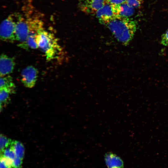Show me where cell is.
Instances as JSON below:
<instances>
[{"label": "cell", "mask_w": 168, "mask_h": 168, "mask_svg": "<svg viewBox=\"0 0 168 168\" xmlns=\"http://www.w3.org/2000/svg\"><path fill=\"white\" fill-rule=\"evenodd\" d=\"M117 40L127 46L133 39L137 30V23L128 17H118L105 26Z\"/></svg>", "instance_id": "1"}, {"label": "cell", "mask_w": 168, "mask_h": 168, "mask_svg": "<svg viewBox=\"0 0 168 168\" xmlns=\"http://www.w3.org/2000/svg\"><path fill=\"white\" fill-rule=\"evenodd\" d=\"M36 42L48 61L58 58L62 54V48L57 39L54 35L44 29L38 31L36 37Z\"/></svg>", "instance_id": "2"}, {"label": "cell", "mask_w": 168, "mask_h": 168, "mask_svg": "<svg viewBox=\"0 0 168 168\" xmlns=\"http://www.w3.org/2000/svg\"><path fill=\"white\" fill-rule=\"evenodd\" d=\"M19 15L18 13H15L10 15L2 22L0 27V36L2 40L13 42L16 40L15 28Z\"/></svg>", "instance_id": "3"}, {"label": "cell", "mask_w": 168, "mask_h": 168, "mask_svg": "<svg viewBox=\"0 0 168 168\" xmlns=\"http://www.w3.org/2000/svg\"><path fill=\"white\" fill-rule=\"evenodd\" d=\"M31 19H25L19 14L16 21L15 35L16 40L20 44L25 43L31 31L30 22Z\"/></svg>", "instance_id": "4"}, {"label": "cell", "mask_w": 168, "mask_h": 168, "mask_svg": "<svg viewBox=\"0 0 168 168\" xmlns=\"http://www.w3.org/2000/svg\"><path fill=\"white\" fill-rule=\"evenodd\" d=\"M38 74V71L35 68L32 66H27L21 72V81L26 87L32 88L35 84Z\"/></svg>", "instance_id": "5"}, {"label": "cell", "mask_w": 168, "mask_h": 168, "mask_svg": "<svg viewBox=\"0 0 168 168\" xmlns=\"http://www.w3.org/2000/svg\"><path fill=\"white\" fill-rule=\"evenodd\" d=\"M100 23L105 26L112 20L117 17L114 13L111 6L105 4L96 13Z\"/></svg>", "instance_id": "6"}, {"label": "cell", "mask_w": 168, "mask_h": 168, "mask_svg": "<svg viewBox=\"0 0 168 168\" xmlns=\"http://www.w3.org/2000/svg\"><path fill=\"white\" fill-rule=\"evenodd\" d=\"M105 4V0H85L79 2V6L83 12L94 14Z\"/></svg>", "instance_id": "7"}, {"label": "cell", "mask_w": 168, "mask_h": 168, "mask_svg": "<svg viewBox=\"0 0 168 168\" xmlns=\"http://www.w3.org/2000/svg\"><path fill=\"white\" fill-rule=\"evenodd\" d=\"M15 63L13 58L6 54H2L0 58V76L7 75L12 72Z\"/></svg>", "instance_id": "8"}, {"label": "cell", "mask_w": 168, "mask_h": 168, "mask_svg": "<svg viewBox=\"0 0 168 168\" xmlns=\"http://www.w3.org/2000/svg\"><path fill=\"white\" fill-rule=\"evenodd\" d=\"M111 6L114 13L117 17L128 18L134 13V8L130 6L126 2Z\"/></svg>", "instance_id": "9"}, {"label": "cell", "mask_w": 168, "mask_h": 168, "mask_svg": "<svg viewBox=\"0 0 168 168\" xmlns=\"http://www.w3.org/2000/svg\"><path fill=\"white\" fill-rule=\"evenodd\" d=\"M105 160L108 168H123L124 163L121 158L112 152L107 153Z\"/></svg>", "instance_id": "10"}, {"label": "cell", "mask_w": 168, "mask_h": 168, "mask_svg": "<svg viewBox=\"0 0 168 168\" xmlns=\"http://www.w3.org/2000/svg\"><path fill=\"white\" fill-rule=\"evenodd\" d=\"M0 88L7 89L10 94L14 93L15 92L16 87L13 82L12 77L7 75L4 76H0Z\"/></svg>", "instance_id": "11"}, {"label": "cell", "mask_w": 168, "mask_h": 168, "mask_svg": "<svg viewBox=\"0 0 168 168\" xmlns=\"http://www.w3.org/2000/svg\"><path fill=\"white\" fill-rule=\"evenodd\" d=\"M37 33L35 31H30L26 42L22 44H19V46L26 49L29 48L33 49L38 48L36 42V37Z\"/></svg>", "instance_id": "12"}, {"label": "cell", "mask_w": 168, "mask_h": 168, "mask_svg": "<svg viewBox=\"0 0 168 168\" xmlns=\"http://www.w3.org/2000/svg\"><path fill=\"white\" fill-rule=\"evenodd\" d=\"M14 151L16 156L22 160L24 158L25 148L22 144L16 140L12 141L10 146Z\"/></svg>", "instance_id": "13"}, {"label": "cell", "mask_w": 168, "mask_h": 168, "mask_svg": "<svg viewBox=\"0 0 168 168\" xmlns=\"http://www.w3.org/2000/svg\"><path fill=\"white\" fill-rule=\"evenodd\" d=\"M10 93L6 89H0V101L1 108L4 107L10 101L9 94Z\"/></svg>", "instance_id": "14"}, {"label": "cell", "mask_w": 168, "mask_h": 168, "mask_svg": "<svg viewBox=\"0 0 168 168\" xmlns=\"http://www.w3.org/2000/svg\"><path fill=\"white\" fill-rule=\"evenodd\" d=\"M12 140L2 134L0 136V149L2 153L6 148L9 147Z\"/></svg>", "instance_id": "15"}, {"label": "cell", "mask_w": 168, "mask_h": 168, "mask_svg": "<svg viewBox=\"0 0 168 168\" xmlns=\"http://www.w3.org/2000/svg\"><path fill=\"white\" fill-rule=\"evenodd\" d=\"M0 168H13V160L1 154Z\"/></svg>", "instance_id": "16"}, {"label": "cell", "mask_w": 168, "mask_h": 168, "mask_svg": "<svg viewBox=\"0 0 168 168\" xmlns=\"http://www.w3.org/2000/svg\"><path fill=\"white\" fill-rule=\"evenodd\" d=\"M2 153V154H1L12 160H13L16 156L14 151L10 146L5 149Z\"/></svg>", "instance_id": "17"}, {"label": "cell", "mask_w": 168, "mask_h": 168, "mask_svg": "<svg viewBox=\"0 0 168 168\" xmlns=\"http://www.w3.org/2000/svg\"><path fill=\"white\" fill-rule=\"evenodd\" d=\"M143 0H125L126 2L130 6L134 8L140 6Z\"/></svg>", "instance_id": "18"}, {"label": "cell", "mask_w": 168, "mask_h": 168, "mask_svg": "<svg viewBox=\"0 0 168 168\" xmlns=\"http://www.w3.org/2000/svg\"><path fill=\"white\" fill-rule=\"evenodd\" d=\"M161 42L163 45L168 46V29L162 35Z\"/></svg>", "instance_id": "19"}, {"label": "cell", "mask_w": 168, "mask_h": 168, "mask_svg": "<svg viewBox=\"0 0 168 168\" xmlns=\"http://www.w3.org/2000/svg\"><path fill=\"white\" fill-rule=\"evenodd\" d=\"M22 160L21 158L16 156L13 160V168H21L22 166Z\"/></svg>", "instance_id": "20"}, {"label": "cell", "mask_w": 168, "mask_h": 168, "mask_svg": "<svg viewBox=\"0 0 168 168\" xmlns=\"http://www.w3.org/2000/svg\"><path fill=\"white\" fill-rule=\"evenodd\" d=\"M126 2L125 0H105V4L111 6L117 5Z\"/></svg>", "instance_id": "21"}, {"label": "cell", "mask_w": 168, "mask_h": 168, "mask_svg": "<svg viewBox=\"0 0 168 168\" xmlns=\"http://www.w3.org/2000/svg\"><path fill=\"white\" fill-rule=\"evenodd\" d=\"M85 0H79L80 2L83 1Z\"/></svg>", "instance_id": "22"}]
</instances>
